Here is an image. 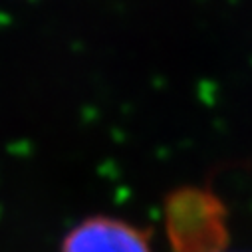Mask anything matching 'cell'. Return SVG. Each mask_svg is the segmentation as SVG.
<instances>
[{
    "mask_svg": "<svg viewBox=\"0 0 252 252\" xmlns=\"http://www.w3.org/2000/svg\"><path fill=\"white\" fill-rule=\"evenodd\" d=\"M167 228L177 252H219L224 238V211L207 191L189 189L167 203Z\"/></svg>",
    "mask_w": 252,
    "mask_h": 252,
    "instance_id": "6da1fadb",
    "label": "cell"
},
{
    "mask_svg": "<svg viewBox=\"0 0 252 252\" xmlns=\"http://www.w3.org/2000/svg\"><path fill=\"white\" fill-rule=\"evenodd\" d=\"M60 252H151V240L121 219L90 217L68 232Z\"/></svg>",
    "mask_w": 252,
    "mask_h": 252,
    "instance_id": "7a4b0ae2",
    "label": "cell"
}]
</instances>
